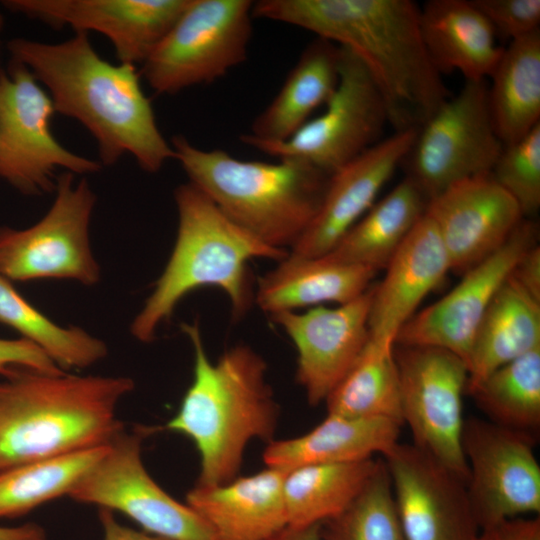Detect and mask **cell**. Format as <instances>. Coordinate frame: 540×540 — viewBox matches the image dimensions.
<instances>
[{
	"label": "cell",
	"mask_w": 540,
	"mask_h": 540,
	"mask_svg": "<svg viewBox=\"0 0 540 540\" xmlns=\"http://www.w3.org/2000/svg\"><path fill=\"white\" fill-rule=\"evenodd\" d=\"M252 14L352 52L380 91L395 132L419 129L450 97L425 48L420 7L411 0H260Z\"/></svg>",
	"instance_id": "cell-1"
},
{
	"label": "cell",
	"mask_w": 540,
	"mask_h": 540,
	"mask_svg": "<svg viewBox=\"0 0 540 540\" xmlns=\"http://www.w3.org/2000/svg\"><path fill=\"white\" fill-rule=\"evenodd\" d=\"M12 59L24 64L44 85L55 111L81 123L94 137L101 165L132 155L141 169L158 172L174 159L158 128L136 66L111 64L93 48L87 32L60 43L14 38Z\"/></svg>",
	"instance_id": "cell-2"
},
{
	"label": "cell",
	"mask_w": 540,
	"mask_h": 540,
	"mask_svg": "<svg viewBox=\"0 0 540 540\" xmlns=\"http://www.w3.org/2000/svg\"><path fill=\"white\" fill-rule=\"evenodd\" d=\"M181 327L193 348V380L163 429L194 443L200 456L196 484H224L239 476L252 440H274L278 404L267 380V364L255 350L239 344L212 362L199 322Z\"/></svg>",
	"instance_id": "cell-3"
},
{
	"label": "cell",
	"mask_w": 540,
	"mask_h": 540,
	"mask_svg": "<svg viewBox=\"0 0 540 540\" xmlns=\"http://www.w3.org/2000/svg\"><path fill=\"white\" fill-rule=\"evenodd\" d=\"M0 381V472L108 444L124 427L116 410L134 388L124 376L13 367Z\"/></svg>",
	"instance_id": "cell-4"
},
{
	"label": "cell",
	"mask_w": 540,
	"mask_h": 540,
	"mask_svg": "<svg viewBox=\"0 0 540 540\" xmlns=\"http://www.w3.org/2000/svg\"><path fill=\"white\" fill-rule=\"evenodd\" d=\"M174 199L178 229L173 250L130 327L132 336L143 343L153 341L179 302L202 287L221 289L229 299L232 317H243L254 304L248 263L258 258L279 262L289 253L237 226L190 182L175 189Z\"/></svg>",
	"instance_id": "cell-5"
},
{
	"label": "cell",
	"mask_w": 540,
	"mask_h": 540,
	"mask_svg": "<svg viewBox=\"0 0 540 540\" xmlns=\"http://www.w3.org/2000/svg\"><path fill=\"white\" fill-rule=\"evenodd\" d=\"M170 144L190 183L229 220L277 249L290 250L305 232L330 176L300 160L245 161L203 150L182 135Z\"/></svg>",
	"instance_id": "cell-6"
},
{
	"label": "cell",
	"mask_w": 540,
	"mask_h": 540,
	"mask_svg": "<svg viewBox=\"0 0 540 540\" xmlns=\"http://www.w3.org/2000/svg\"><path fill=\"white\" fill-rule=\"evenodd\" d=\"M251 0H189L187 7L142 64L158 94L173 95L211 83L247 58Z\"/></svg>",
	"instance_id": "cell-7"
},
{
	"label": "cell",
	"mask_w": 540,
	"mask_h": 540,
	"mask_svg": "<svg viewBox=\"0 0 540 540\" xmlns=\"http://www.w3.org/2000/svg\"><path fill=\"white\" fill-rule=\"evenodd\" d=\"M55 112L31 71L11 59L0 73V177L25 195L55 191L60 168L73 174L102 168L58 142L50 127Z\"/></svg>",
	"instance_id": "cell-8"
},
{
	"label": "cell",
	"mask_w": 540,
	"mask_h": 540,
	"mask_svg": "<svg viewBox=\"0 0 540 540\" xmlns=\"http://www.w3.org/2000/svg\"><path fill=\"white\" fill-rule=\"evenodd\" d=\"M96 196L74 174L58 175L55 199L47 213L26 229L0 228V275L9 281L68 279L91 286L100 267L89 242Z\"/></svg>",
	"instance_id": "cell-9"
},
{
	"label": "cell",
	"mask_w": 540,
	"mask_h": 540,
	"mask_svg": "<svg viewBox=\"0 0 540 540\" xmlns=\"http://www.w3.org/2000/svg\"><path fill=\"white\" fill-rule=\"evenodd\" d=\"M490 112L487 81H465L421 125L404 159L429 200L450 185L491 173L502 149Z\"/></svg>",
	"instance_id": "cell-10"
},
{
	"label": "cell",
	"mask_w": 540,
	"mask_h": 540,
	"mask_svg": "<svg viewBox=\"0 0 540 540\" xmlns=\"http://www.w3.org/2000/svg\"><path fill=\"white\" fill-rule=\"evenodd\" d=\"M152 431L142 425L119 431L68 496L121 512L144 532L167 540H216L206 522L189 505L164 491L146 470L142 443Z\"/></svg>",
	"instance_id": "cell-11"
},
{
	"label": "cell",
	"mask_w": 540,
	"mask_h": 540,
	"mask_svg": "<svg viewBox=\"0 0 540 540\" xmlns=\"http://www.w3.org/2000/svg\"><path fill=\"white\" fill-rule=\"evenodd\" d=\"M339 48V80L325 110L285 141L246 145L277 159L306 162L331 175L382 140L389 121L380 91L363 63Z\"/></svg>",
	"instance_id": "cell-12"
},
{
	"label": "cell",
	"mask_w": 540,
	"mask_h": 540,
	"mask_svg": "<svg viewBox=\"0 0 540 540\" xmlns=\"http://www.w3.org/2000/svg\"><path fill=\"white\" fill-rule=\"evenodd\" d=\"M402 422L413 443L465 482L468 466L462 448L463 396L468 368L454 353L436 347H394Z\"/></svg>",
	"instance_id": "cell-13"
},
{
	"label": "cell",
	"mask_w": 540,
	"mask_h": 540,
	"mask_svg": "<svg viewBox=\"0 0 540 540\" xmlns=\"http://www.w3.org/2000/svg\"><path fill=\"white\" fill-rule=\"evenodd\" d=\"M533 439L489 420H465L466 489L479 530L540 512V466Z\"/></svg>",
	"instance_id": "cell-14"
},
{
	"label": "cell",
	"mask_w": 540,
	"mask_h": 540,
	"mask_svg": "<svg viewBox=\"0 0 540 540\" xmlns=\"http://www.w3.org/2000/svg\"><path fill=\"white\" fill-rule=\"evenodd\" d=\"M535 222L523 218L506 243L463 274L437 302L415 313L399 330L395 344L448 350L467 365L477 328L516 262L536 244Z\"/></svg>",
	"instance_id": "cell-15"
},
{
	"label": "cell",
	"mask_w": 540,
	"mask_h": 540,
	"mask_svg": "<svg viewBox=\"0 0 540 540\" xmlns=\"http://www.w3.org/2000/svg\"><path fill=\"white\" fill-rule=\"evenodd\" d=\"M406 540H476L466 482L414 444L383 455Z\"/></svg>",
	"instance_id": "cell-16"
},
{
	"label": "cell",
	"mask_w": 540,
	"mask_h": 540,
	"mask_svg": "<svg viewBox=\"0 0 540 540\" xmlns=\"http://www.w3.org/2000/svg\"><path fill=\"white\" fill-rule=\"evenodd\" d=\"M189 0H5L8 10L52 28L96 31L114 47L119 63L143 64Z\"/></svg>",
	"instance_id": "cell-17"
},
{
	"label": "cell",
	"mask_w": 540,
	"mask_h": 540,
	"mask_svg": "<svg viewBox=\"0 0 540 540\" xmlns=\"http://www.w3.org/2000/svg\"><path fill=\"white\" fill-rule=\"evenodd\" d=\"M371 300L372 287L334 308L320 305L303 313L270 315L296 347V380L310 405L325 402L365 347Z\"/></svg>",
	"instance_id": "cell-18"
},
{
	"label": "cell",
	"mask_w": 540,
	"mask_h": 540,
	"mask_svg": "<svg viewBox=\"0 0 540 540\" xmlns=\"http://www.w3.org/2000/svg\"><path fill=\"white\" fill-rule=\"evenodd\" d=\"M451 271L464 274L495 253L522 221L516 201L491 173L458 181L428 200Z\"/></svg>",
	"instance_id": "cell-19"
},
{
	"label": "cell",
	"mask_w": 540,
	"mask_h": 540,
	"mask_svg": "<svg viewBox=\"0 0 540 540\" xmlns=\"http://www.w3.org/2000/svg\"><path fill=\"white\" fill-rule=\"evenodd\" d=\"M417 130L395 132L333 172L316 214L288 254L313 258L330 252L376 202L409 153Z\"/></svg>",
	"instance_id": "cell-20"
},
{
	"label": "cell",
	"mask_w": 540,
	"mask_h": 540,
	"mask_svg": "<svg viewBox=\"0 0 540 540\" xmlns=\"http://www.w3.org/2000/svg\"><path fill=\"white\" fill-rule=\"evenodd\" d=\"M372 287L370 337L395 342L401 327L415 314L423 298L451 271L438 231L424 214Z\"/></svg>",
	"instance_id": "cell-21"
},
{
	"label": "cell",
	"mask_w": 540,
	"mask_h": 540,
	"mask_svg": "<svg viewBox=\"0 0 540 540\" xmlns=\"http://www.w3.org/2000/svg\"><path fill=\"white\" fill-rule=\"evenodd\" d=\"M286 470L267 467L224 484H196L189 505L216 540H268L288 525L283 494Z\"/></svg>",
	"instance_id": "cell-22"
},
{
	"label": "cell",
	"mask_w": 540,
	"mask_h": 540,
	"mask_svg": "<svg viewBox=\"0 0 540 540\" xmlns=\"http://www.w3.org/2000/svg\"><path fill=\"white\" fill-rule=\"evenodd\" d=\"M420 29L427 53L440 74L459 71L465 81H484L503 48L471 0H430L420 7Z\"/></svg>",
	"instance_id": "cell-23"
},
{
	"label": "cell",
	"mask_w": 540,
	"mask_h": 540,
	"mask_svg": "<svg viewBox=\"0 0 540 540\" xmlns=\"http://www.w3.org/2000/svg\"><path fill=\"white\" fill-rule=\"evenodd\" d=\"M376 273L325 255L300 258L288 254L258 279L254 303L269 316L327 302L340 305L365 293Z\"/></svg>",
	"instance_id": "cell-24"
},
{
	"label": "cell",
	"mask_w": 540,
	"mask_h": 540,
	"mask_svg": "<svg viewBox=\"0 0 540 540\" xmlns=\"http://www.w3.org/2000/svg\"><path fill=\"white\" fill-rule=\"evenodd\" d=\"M339 59L337 45L316 37L249 132L241 136V142H282L294 135L333 95L339 80Z\"/></svg>",
	"instance_id": "cell-25"
},
{
	"label": "cell",
	"mask_w": 540,
	"mask_h": 540,
	"mask_svg": "<svg viewBox=\"0 0 540 540\" xmlns=\"http://www.w3.org/2000/svg\"><path fill=\"white\" fill-rule=\"evenodd\" d=\"M401 425L384 418L347 417L327 413L307 433L270 441L263 460L267 467L289 470L310 464L351 463L383 455L398 442Z\"/></svg>",
	"instance_id": "cell-26"
},
{
	"label": "cell",
	"mask_w": 540,
	"mask_h": 540,
	"mask_svg": "<svg viewBox=\"0 0 540 540\" xmlns=\"http://www.w3.org/2000/svg\"><path fill=\"white\" fill-rule=\"evenodd\" d=\"M540 348V302L511 276L499 288L475 333L466 394L500 366Z\"/></svg>",
	"instance_id": "cell-27"
},
{
	"label": "cell",
	"mask_w": 540,
	"mask_h": 540,
	"mask_svg": "<svg viewBox=\"0 0 540 540\" xmlns=\"http://www.w3.org/2000/svg\"><path fill=\"white\" fill-rule=\"evenodd\" d=\"M427 202L418 186L406 177L375 202L325 256L375 272L385 269L425 214Z\"/></svg>",
	"instance_id": "cell-28"
},
{
	"label": "cell",
	"mask_w": 540,
	"mask_h": 540,
	"mask_svg": "<svg viewBox=\"0 0 540 540\" xmlns=\"http://www.w3.org/2000/svg\"><path fill=\"white\" fill-rule=\"evenodd\" d=\"M488 85V102L503 145L540 124V31L503 48Z\"/></svg>",
	"instance_id": "cell-29"
},
{
	"label": "cell",
	"mask_w": 540,
	"mask_h": 540,
	"mask_svg": "<svg viewBox=\"0 0 540 540\" xmlns=\"http://www.w3.org/2000/svg\"><path fill=\"white\" fill-rule=\"evenodd\" d=\"M378 462L379 459L371 458L286 470L283 494L288 525L323 524L338 516L364 487Z\"/></svg>",
	"instance_id": "cell-30"
},
{
	"label": "cell",
	"mask_w": 540,
	"mask_h": 540,
	"mask_svg": "<svg viewBox=\"0 0 540 540\" xmlns=\"http://www.w3.org/2000/svg\"><path fill=\"white\" fill-rule=\"evenodd\" d=\"M395 342L369 339L360 355L325 400L327 413L384 418L403 424Z\"/></svg>",
	"instance_id": "cell-31"
},
{
	"label": "cell",
	"mask_w": 540,
	"mask_h": 540,
	"mask_svg": "<svg viewBox=\"0 0 540 540\" xmlns=\"http://www.w3.org/2000/svg\"><path fill=\"white\" fill-rule=\"evenodd\" d=\"M108 444L1 471L0 518L22 516L50 500L69 495L106 453Z\"/></svg>",
	"instance_id": "cell-32"
},
{
	"label": "cell",
	"mask_w": 540,
	"mask_h": 540,
	"mask_svg": "<svg viewBox=\"0 0 540 540\" xmlns=\"http://www.w3.org/2000/svg\"><path fill=\"white\" fill-rule=\"evenodd\" d=\"M467 394L489 421L535 438L540 426V348L495 369Z\"/></svg>",
	"instance_id": "cell-33"
},
{
	"label": "cell",
	"mask_w": 540,
	"mask_h": 540,
	"mask_svg": "<svg viewBox=\"0 0 540 540\" xmlns=\"http://www.w3.org/2000/svg\"><path fill=\"white\" fill-rule=\"evenodd\" d=\"M0 323L37 345L62 370L84 369L104 359L106 344L77 326L63 327L32 306L0 275Z\"/></svg>",
	"instance_id": "cell-34"
},
{
	"label": "cell",
	"mask_w": 540,
	"mask_h": 540,
	"mask_svg": "<svg viewBox=\"0 0 540 540\" xmlns=\"http://www.w3.org/2000/svg\"><path fill=\"white\" fill-rule=\"evenodd\" d=\"M321 531L323 540H406L383 459L353 501Z\"/></svg>",
	"instance_id": "cell-35"
},
{
	"label": "cell",
	"mask_w": 540,
	"mask_h": 540,
	"mask_svg": "<svg viewBox=\"0 0 540 540\" xmlns=\"http://www.w3.org/2000/svg\"><path fill=\"white\" fill-rule=\"evenodd\" d=\"M495 181L516 201L523 217L540 207V124L503 149L491 171Z\"/></svg>",
	"instance_id": "cell-36"
},
{
	"label": "cell",
	"mask_w": 540,
	"mask_h": 540,
	"mask_svg": "<svg viewBox=\"0 0 540 540\" xmlns=\"http://www.w3.org/2000/svg\"><path fill=\"white\" fill-rule=\"evenodd\" d=\"M496 35L510 41L540 31V0H471Z\"/></svg>",
	"instance_id": "cell-37"
},
{
	"label": "cell",
	"mask_w": 540,
	"mask_h": 540,
	"mask_svg": "<svg viewBox=\"0 0 540 540\" xmlns=\"http://www.w3.org/2000/svg\"><path fill=\"white\" fill-rule=\"evenodd\" d=\"M13 367H25L44 373L63 372L37 345L25 338H0V374L6 376Z\"/></svg>",
	"instance_id": "cell-38"
},
{
	"label": "cell",
	"mask_w": 540,
	"mask_h": 540,
	"mask_svg": "<svg viewBox=\"0 0 540 540\" xmlns=\"http://www.w3.org/2000/svg\"><path fill=\"white\" fill-rule=\"evenodd\" d=\"M476 540H540L539 518H512L479 531Z\"/></svg>",
	"instance_id": "cell-39"
},
{
	"label": "cell",
	"mask_w": 540,
	"mask_h": 540,
	"mask_svg": "<svg viewBox=\"0 0 540 540\" xmlns=\"http://www.w3.org/2000/svg\"><path fill=\"white\" fill-rule=\"evenodd\" d=\"M512 278L535 300L540 302V247L528 248L516 262Z\"/></svg>",
	"instance_id": "cell-40"
},
{
	"label": "cell",
	"mask_w": 540,
	"mask_h": 540,
	"mask_svg": "<svg viewBox=\"0 0 540 540\" xmlns=\"http://www.w3.org/2000/svg\"><path fill=\"white\" fill-rule=\"evenodd\" d=\"M99 519L104 530V540H167L123 526L108 509L100 508Z\"/></svg>",
	"instance_id": "cell-41"
},
{
	"label": "cell",
	"mask_w": 540,
	"mask_h": 540,
	"mask_svg": "<svg viewBox=\"0 0 540 540\" xmlns=\"http://www.w3.org/2000/svg\"><path fill=\"white\" fill-rule=\"evenodd\" d=\"M0 540H47L44 529L35 523L0 527Z\"/></svg>",
	"instance_id": "cell-42"
},
{
	"label": "cell",
	"mask_w": 540,
	"mask_h": 540,
	"mask_svg": "<svg viewBox=\"0 0 540 540\" xmlns=\"http://www.w3.org/2000/svg\"><path fill=\"white\" fill-rule=\"evenodd\" d=\"M322 524L305 527L287 525L268 540H323Z\"/></svg>",
	"instance_id": "cell-43"
},
{
	"label": "cell",
	"mask_w": 540,
	"mask_h": 540,
	"mask_svg": "<svg viewBox=\"0 0 540 540\" xmlns=\"http://www.w3.org/2000/svg\"><path fill=\"white\" fill-rule=\"evenodd\" d=\"M2 25H3V18H2L1 14H0V30L2 28Z\"/></svg>",
	"instance_id": "cell-44"
},
{
	"label": "cell",
	"mask_w": 540,
	"mask_h": 540,
	"mask_svg": "<svg viewBox=\"0 0 540 540\" xmlns=\"http://www.w3.org/2000/svg\"><path fill=\"white\" fill-rule=\"evenodd\" d=\"M0 52H1V44H0ZM2 69H0V73H1Z\"/></svg>",
	"instance_id": "cell-45"
}]
</instances>
